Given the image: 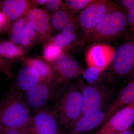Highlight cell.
<instances>
[{"instance_id":"cell-1","label":"cell","mask_w":134,"mask_h":134,"mask_svg":"<svg viewBox=\"0 0 134 134\" xmlns=\"http://www.w3.org/2000/svg\"><path fill=\"white\" fill-rule=\"evenodd\" d=\"M53 108L62 128L68 133L82 115V99L79 83L69 85L58 90Z\"/></svg>"},{"instance_id":"cell-2","label":"cell","mask_w":134,"mask_h":134,"mask_svg":"<svg viewBox=\"0 0 134 134\" xmlns=\"http://www.w3.org/2000/svg\"><path fill=\"white\" fill-rule=\"evenodd\" d=\"M31 115L23 92L12 87L0 103V128L17 129L27 127Z\"/></svg>"},{"instance_id":"cell-3","label":"cell","mask_w":134,"mask_h":134,"mask_svg":"<svg viewBox=\"0 0 134 134\" xmlns=\"http://www.w3.org/2000/svg\"><path fill=\"white\" fill-rule=\"evenodd\" d=\"M128 28L126 13L119 5L107 12L93 31L85 37L84 43L115 39L125 33Z\"/></svg>"},{"instance_id":"cell-4","label":"cell","mask_w":134,"mask_h":134,"mask_svg":"<svg viewBox=\"0 0 134 134\" xmlns=\"http://www.w3.org/2000/svg\"><path fill=\"white\" fill-rule=\"evenodd\" d=\"M79 83L82 99V115L103 109L113 93L110 87L103 85L86 84L82 81Z\"/></svg>"},{"instance_id":"cell-5","label":"cell","mask_w":134,"mask_h":134,"mask_svg":"<svg viewBox=\"0 0 134 134\" xmlns=\"http://www.w3.org/2000/svg\"><path fill=\"white\" fill-rule=\"evenodd\" d=\"M119 6L115 2L111 1L96 0L95 2L81 11L77 19L85 37L93 31L107 12Z\"/></svg>"},{"instance_id":"cell-6","label":"cell","mask_w":134,"mask_h":134,"mask_svg":"<svg viewBox=\"0 0 134 134\" xmlns=\"http://www.w3.org/2000/svg\"><path fill=\"white\" fill-rule=\"evenodd\" d=\"M62 83L57 79L50 82H40L25 92V102L33 113L47 107L54 99Z\"/></svg>"},{"instance_id":"cell-7","label":"cell","mask_w":134,"mask_h":134,"mask_svg":"<svg viewBox=\"0 0 134 134\" xmlns=\"http://www.w3.org/2000/svg\"><path fill=\"white\" fill-rule=\"evenodd\" d=\"M134 64V37L130 36L128 40L115 49L111 64L114 76L126 78L131 74Z\"/></svg>"},{"instance_id":"cell-8","label":"cell","mask_w":134,"mask_h":134,"mask_svg":"<svg viewBox=\"0 0 134 134\" xmlns=\"http://www.w3.org/2000/svg\"><path fill=\"white\" fill-rule=\"evenodd\" d=\"M28 128L30 134H59L62 129L55 112L48 106L33 113Z\"/></svg>"},{"instance_id":"cell-9","label":"cell","mask_w":134,"mask_h":134,"mask_svg":"<svg viewBox=\"0 0 134 134\" xmlns=\"http://www.w3.org/2000/svg\"><path fill=\"white\" fill-rule=\"evenodd\" d=\"M134 123V102L117 112L96 134H121Z\"/></svg>"},{"instance_id":"cell-10","label":"cell","mask_w":134,"mask_h":134,"mask_svg":"<svg viewBox=\"0 0 134 134\" xmlns=\"http://www.w3.org/2000/svg\"><path fill=\"white\" fill-rule=\"evenodd\" d=\"M48 64L52 69L56 79L62 83L77 78L83 72L76 60L64 53L58 56L53 62Z\"/></svg>"},{"instance_id":"cell-11","label":"cell","mask_w":134,"mask_h":134,"mask_svg":"<svg viewBox=\"0 0 134 134\" xmlns=\"http://www.w3.org/2000/svg\"><path fill=\"white\" fill-rule=\"evenodd\" d=\"M26 21L33 24L40 43L44 44L50 40L52 29L50 16L47 10L33 6L26 14Z\"/></svg>"},{"instance_id":"cell-12","label":"cell","mask_w":134,"mask_h":134,"mask_svg":"<svg viewBox=\"0 0 134 134\" xmlns=\"http://www.w3.org/2000/svg\"><path fill=\"white\" fill-rule=\"evenodd\" d=\"M115 51V48L109 45L95 44L86 53V63L89 67L98 68L104 72L111 65Z\"/></svg>"},{"instance_id":"cell-13","label":"cell","mask_w":134,"mask_h":134,"mask_svg":"<svg viewBox=\"0 0 134 134\" xmlns=\"http://www.w3.org/2000/svg\"><path fill=\"white\" fill-rule=\"evenodd\" d=\"M106 119V110L100 109L81 115L72 126L68 134H86L103 125Z\"/></svg>"},{"instance_id":"cell-14","label":"cell","mask_w":134,"mask_h":134,"mask_svg":"<svg viewBox=\"0 0 134 134\" xmlns=\"http://www.w3.org/2000/svg\"><path fill=\"white\" fill-rule=\"evenodd\" d=\"M134 102V81L125 86L106 110L107 121L117 112Z\"/></svg>"},{"instance_id":"cell-15","label":"cell","mask_w":134,"mask_h":134,"mask_svg":"<svg viewBox=\"0 0 134 134\" xmlns=\"http://www.w3.org/2000/svg\"><path fill=\"white\" fill-rule=\"evenodd\" d=\"M40 82L36 70L33 67L26 65L18 73L13 87L26 92Z\"/></svg>"},{"instance_id":"cell-16","label":"cell","mask_w":134,"mask_h":134,"mask_svg":"<svg viewBox=\"0 0 134 134\" xmlns=\"http://www.w3.org/2000/svg\"><path fill=\"white\" fill-rule=\"evenodd\" d=\"M34 4L27 0H6L2 5V11L9 19L16 21L27 14Z\"/></svg>"},{"instance_id":"cell-17","label":"cell","mask_w":134,"mask_h":134,"mask_svg":"<svg viewBox=\"0 0 134 134\" xmlns=\"http://www.w3.org/2000/svg\"><path fill=\"white\" fill-rule=\"evenodd\" d=\"M26 65L33 67L37 72L40 82H47L56 79L52 69L48 63L38 58H28L25 60Z\"/></svg>"},{"instance_id":"cell-18","label":"cell","mask_w":134,"mask_h":134,"mask_svg":"<svg viewBox=\"0 0 134 134\" xmlns=\"http://www.w3.org/2000/svg\"><path fill=\"white\" fill-rule=\"evenodd\" d=\"M74 16L73 12L65 7L63 4L62 7L53 12L50 16L52 29L56 31L61 30L64 25Z\"/></svg>"},{"instance_id":"cell-19","label":"cell","mask_w":134,"mask_h":134,"mask_svg":"<svg viewBox=\"0 0 134 134\" xmlns=\"http://www.w3.org/2000/svg\"><path fill=\"white\" fill-rule=\"evenodd\" d=\"M25 50L21 46L15 44L12 41L0 42V55L10 59L21 58L25 54Z\"/></svg>"},{"instance_id":"cell-20","label":"cell","mask_w":134,"mask_h":134,"mask_svg":"<svg viewBox=\"0 0 134 134\" xmlns=\"http://www.w3.org/2000/svg\"><path fill=\"white\" fill-rule=\"evenodd\" d=\"M38 41V36L33 24L26 21L22 32L20 46L25 50L30 48Z\"/></svg>"},{"instance_id":"cell-21","label":"cell","mask_w":134,"mask_h":134,"mask_svg":"<svg viewBox=\"0 0 134 134\" xmlns=\"http://www.w3.org/2000/svg\"><path fill=\"white\" fill-rule=\"evenodd\" d=\"M46 43L43 50V58L47 63H51L63 53V49L50 40Z\"/></svg>"},{"instance_id":"cell-22","label":"cell","mask_w":134,"mask_h":134,"mask_svg":"<svg viewBox=\"0 0 134 134\" xmlns=\"http://www.w3.org/2000/svg\"><path fill=\"white\" fill-rule=\"evenodd\" d=\"M26 22L25 15L16 21L12 26L10 33V39L15 44H20L22 32Z\"/></svg>"},{"instance_id":"cell-23","label":"cell","mask_w":134,"mask_h":134,"mask_svg":"<svg viewBox=\"0 0 134 134\" xmlns=\"http://www.w3.org/2000/svg\"><path fill=\"white\" fill-rule=\"evenodd\" d=\"M77 38L76 34H69L61 32L50 38V40L60 48L64 49L75 41Z\"/></svg>"},{"instance_id":"cell-24","label":"cell","mask_w":134,"mask_h":134,"mask_svg":"<svg viewBox=\"0 0 134 134\" xmlns=\"http://www.w3.org/2000/svg\"><path fill=\"white\" fill-rule=\"evenodd\" d=\"M96 0H68L66 1L63 5L73 12H77L83 10L86 7L93 3Z\"/></svg>"},{"instance_id":"cell-25","label":"cell","mask_w":134,"mask_h":134,"mask_svg":"<svg viewBox=\"0 0 134 134\" xmlns=\"http://www.w3.org/2000/svg\"><path fill=\"white\" fill-rule=\"evenodd\" d=\"M103 72L102 70L96 67H89L82 72L83 77L88 83H97Z\"/></svg>"},{"instance_id":"cell-26","label":"cell","mask_w":134,"mask_h":134,"mask_svg":"<svg viewBox=\"0 0 134 134\" xmlns=\"http://www.w3.org/2000/svg\"><path fill=\"white\" fill-rule=\"evenodd\" d=\"M77 25H79L77 19L74 16L64 25L61 29L62 32L69 34H76Z\"/></svg>"},{"instance_id":"cell-27","label":"cell","mask_w":134,"mask_h":134,"mask_svg":"<svg viewBox=\"0 0 134 134\" xmlns=\"http://www.w3.org/2000/svg\"><path fill=\"white\" fill-rule=\"evenodd\" d=\"M130 36L134 37V9L127 10L126 11Z\"/></svg>"},{"instance_id":"cell-28","label":"cell","mask_w":134,"mask_h":134,"mask_svg":"<svg viewBox=\"0 0 134 134\" xmlns=\"http://www.w3.org/2000/svg\"><path fill=\"white\" fill-rule=\"evenodd\" d=\"M63 4L61 0H47L46 5L48 10L54 12L60 8Z\"/></svg>"},{"instance_id":"cell-29","label":"cell","mask_w":134,"mask_h":134,"mask_svg":"<svg viewBox=\"0 0 134 134\" xmlns=\"http://www.w3.org/2000/svg\"><path fill=\"white\" fill-rule=\"evenodd\" d=\"M0 130L3 134H30L28 127L17 129L0 128Z\"/></svg>"},{"instance_id":"cell-30","label":"cell","mask_w":134,"mask_h":134,"mask_svg":"<svg viewBox=\"0 0 134 134\" xmlns=\"http://www.w3.org/2000/svg\"><path fill=\"white\" fill-rule=\"evenodd\" d=\"M116 1L126 10L134 9V0H120Z\"/></svg>"},{"instance_id":"cell-31","label":"cell","mask_w":134,"mask_h":134,"mask_svg":"<svg viewBox=\"0 0 134 134\" xmlns=\"http://www.w3.org/2000/svg\"><path fill=\"white\" fill-rule=\"evenodd\" d=\"M8 18L3 12H0V30L3 29L8 22Z\"/></svg>"},{"instance_id":"cell-32","label":"cell","mask_w":134,"mask_h":134,"mask_svg":"<svg viewBox=\"0 0 134 134\" xmlns=\"http://www.w3.org/2000/svg\"><path fill=\"white\" fill-rule=\"evenodd\" d=\"M47 0H35L32 1V3L34 5L37 4L38 5H46L47 2Z\"/></svg>"},{"instance_id":"cell-33","label":"cell","mask_w":134,"mask_h":134,"mask_svg":"<svg viewBox=\"0 0 134 134\" xmlns=\"http://www.w3.org/2000/svg\"><path fill=\"white\" fill-rule=\"evenodd\" d=\"M121 134H134V133L132 130L130 129Z\"/></svg>"},{"instance_id":"cell-34","label":"cell","mask_w":134,"mask_h":134,"mask_svg":"<svg viewBox=\"0 0 134 134\" xmlns=\"http://www.w3.org/2000/svg\"><path fill=\"white\" fill-rule=\"evenodd\" d=\"M130 75H131V76H132V81H134V64L133 69L132 70V72H131V74Z\"/></svg>"},{"instance_id":"cell-35","label":"cell","mask_w":134,"mask_h":134,"mask_svg":"<svg viewBox=\"0 0 134 134\" xmlns=\"http://www.w3.org/2000/svg\"><path fill=\"white\" fill-rule=\"evenodd\" d=\"M59 134H68L66 133H65V132H61L60 133H59Z\"/></svg>"},{"instance_id":"cell-36","label":"cell","mask_w":134,"mask_h":134,"mask_svg":"<svg viewBox=\"0 0 134 134\" xmlns=\"http://www.w3.org/2000/svg\"><path fill=\"white\" fill-rule=\"evenodd\" d=\"M0 134H3V133L1 131V130H0Z\"/></svg>"}]
</instances>
